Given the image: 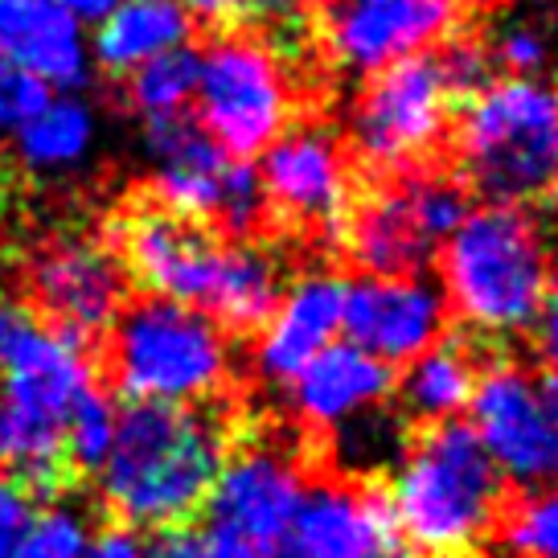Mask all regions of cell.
Masks as SVG:
<instances>
[{
	"label": "cell",
	"mask_w": 558,
	"mask_h": 558,
	"mask_svg": "<svg viewBox=\"0 0 558 558\" xmlns=\"http://www.w3.org/2000/svg\"><path fill=\"white\" fill-rule=\"evenodd\" d=\"M111 251L123 276L140 279L148 296L209 316L222 332L263 329L283 292V271L267 251L222 243L160 206L123 214L111 227Z\"/></svg>",
	"instance_id": "1"
},
{
	"label": "cell",
	"mask_w": 558,
	"mask_h": 558,
	"mask_svg": "<svg viewBox=\"0 0 558 558\" xmlns=\"http://www.w3.org/2000/svg\"><path fill=\"white\" fill-rule=\"evenodd\" d=\"M230 456L227 418L206 407L132 402L116 415L104 501L128 530H165L202 513Z\"/></svg>",
	"instance_id": "2"
},
{
	"label": "cell",
	"mask_w": 558,
	"mask_h": 558,
	"mask_svg": "<svg viewBox=\"0 0 558 558\" xmlns=\"http://www.w3.org/2000/svg\"><path fill=\"white\" fill-rule=\"evenodd\" d=\"M386 501L402 542L423 555L460 558L476 550L501 522L506 476L488 460L469 423H436L407 444Z\"/></svg>",
	"instance_id": "3"
},
{
	"label": "cell",
	"mask_w": 558,
	"mask_h": 558,
	"mask_svg": "<svg viewBox=\"0 0 558 558\" xmlns=\"http://www.w3.org/2000/svg\"><path fill=\"white\" fill-rule=\"evenodd\" d=\"M550 251L522 206H481L444 239V304L476 332H530L550 292Z\"/></svg>",
	"instance_id": "4"
},
{
	"label": "cell",
	"mask_w": 558,
	"mask_h": 558,
	"mask_svg": "<svg viewBox=\"0 0 558 558\" xmlns=\"http://www.w3.org/2000/svg\"><path fill=\"white\" fill-rule=\"evenodd\" d=\"M90 386L83 345L37 320L0 366V476L29 497H53L66 485V418Z\"/></svg>",
	"instance_id": "5"
},
{
	"label": "cell",
	"mask_w": 558,
	"mask_h": 558,
	"mask_svg": "<svg viewBox=\"0 0 558 558\" xmlns=\"http://www.w3.org/2000/svg\"><path fill=\"white\" fill-rule=\"evenodd\" d=\"M107 337L111 383L132 402L193 407L230 378V341L209 316L173 300H123Z\"/></svg>",
	"instance_id": "6"
},
{
	"label": "cell",
	"mask_w": 558,
	"mask_h": 558,
	"mask_svg": "<svg viewBox=\"0 0 558 558\" xmlns=\"http://www.w3.org/2000/svg\"><path fill=\"white\" fill-rule=\"evenodd\" d=\"M558 95L538 78H493L464 99L456 148L488 206H522L558 181Z\"/></svg>",
	"instance_id": "7"
},
{
	"label": "cell",
	"mask_w": 558,
	"mask_h": 558,
	"mask_svg": "<svg viewBox=\"0 0 558 558\" xmlns=\"http://www.w3.org/2000/svg\"><path fill=\"white\" fill-rule=\"evenodd\" d=\"M197 128L230 160L263 157L292 120V83L259 37L222 34L197 53Z\"/></svg>",
	"instance_id": "8"
},
{
	"label": "cell",
	"mask_w": 558,
	"mask_h": 558,
	"mask_svg": "<svg viewBox=\"0 0 558 558\" xmlns=\"http://www.w3.org/2000/svg\"><path fill=\"white\" fill-rule=\"evenodd\" d=\"M304 469L283 444L259 439L227 456L202 506L206 558H271L304 501Z\"/></svg>",
	"instance_id": "9"
},
{
	"label": "cell",
	"mask_w": 558,
	"mask_h": 558,
	"mask_svg": "<svg viewBox=\"0 0 558 558\" xmlns=\"http://www.w3.org/2000/svg\"><path fill=\"white\" fill-rule=\"evenodd\" d=\"M452 104V90L439 78L436 53L383 70L349 107L353 153L378 173L415 169L448 136Z\"/></svg>",
	"instance_id": "10"
},
{
	"label": "cell",
	"mask_w": 558,
	"mask_h": 558,
	"mask_svg": "<svg viewBox=\"0 0 558 558\" xmlns=\"http://www.w3.org/2000/svg\"><path fill=\"white\" fill-rule=\"evenodd\" d=\"M472 436L497 472L525 488L558 481V374L530 378L518 366H493L476 378L469 402Z\"/></svg>",
	"instance_id": "11"
},
{
	"label": "cell",
	"mask_w": 558,
	"mask_h": 558,
	"mask_svg": "<svg viewBox=\"0 0 558 558\" xmlns=\"http://www.w3.org/2000/svg\"><path fill=\"white\" fill-rule=\"evenodd\" d=\"M25 296L46 329L87 349L123 308L128 276L111 246L78 234H53L25 259Z\"/></svg>",
	"instance_id": "12"
},
{
	"label": "cell",
	"mask_w": 558,
	"mask_h": 558,
	"mask_svg": "<svg viewBox=\"0 0 558 558\" xmlns=\"http://www.w3.org/2000/svg\"><path fill=\"white\" fill-rule=\"evenodd\" d=\"M456 21L460 0H329L320 37L332 66L374 78L448 41Z\"/></svg>",
	"instance_id": "13"
},
{
	"label": "cell",
	"mask_w": 558,
	"mask_h": 558,
	"mask_svg": "<svg viewBox=\"0 0 558 558\" xmlns=\"http://www.w3.org/2000/svg\"><path fill=\"white\" fill-rule=\"evenodd\" d=\"M267 209L304 230L341 234L353 214V177L325 128H288L259 157Z\"/></svg>",
	"instance_id": "14"
},
{
	"label": "cell",
	"mask_w": 558,
	"mask_h": 558,
	"mask_svg": "<svg viewBox=\"0 0 558 558\" xmlns=\"http://www.w3.org/2000/svg\"><path fill=\"white\" fill-rule=\"evenodd\" d=\"M448 304L423 276H362L345 283L341 332L383 366H411L444 341Z\"/></svg>",
	"instance_id": "15"
},
{
	"label": "cell",
	"mask_w": 558,
	"mask_h": 558,
	"mask_svg": "<svg viewBox=\"0 0 558 558\" xmlns=\"http://www.w3.org/2000/svg\"><path fill=\"white\" fill-rule=\"evenodd\" d=\"M407 542L386 493L353 481H320L304 493L296 522L271 558H402Z\"/></svg>",
	"instance_id": "16"
},
{
	"label": "cell",
	"mask_w": 558,
	"mask_h": 558,
	"mask_svg": "<svg viewBox=\"0 0 558 558\" xmlns=\"http://www.w3.org/2000/svg\"><path fill=\"white\" fill-rule=\"evenodd\" d=\"M341 313H345V279L332 271H304L292 279L271 316L263 320L259 345H255V369L267 383H292L300 369L341 337Z\"/></svg>",
	"instance_id": "17"
},
{
	"label": "cell",
	"mask_w": 558,
	"mask_h": 558,
	"mask_svg": "<svg viewBox=\"0 0 558 558\" xmlns=\"http://www.w3.org/2000/svg\"><path fill=\"white\" fill-rule=\"evenodd\" d=\"M148 157H153V193L157 206L193 227L214 222L230 157L193 120L148 123Z\"/></svg>",
	"instance_id": "18"
},
{
	"label": "cell",
	"mask_w": 558,
	"mask_h": 558,
	"mask_svg": "<svg viewBox=\"0 0 558 558\" xmlns=\"http://www.w3.org/2000/svg\"><path fill=\"white\" fill-rule=\"evenodd\" d=\"M288 386H292L288 390L292 415L304 427H313V432H337L349 418L383 407L386 395L395 390V374H390V366L374 362L357 345L332 341Z\"/></svg>",
	"instance_id": "19"
},
{
	"label": "cell",
	"mask_w": 558,
	"mask_h": 558,
	"mask_svg": "<svg viewBox=\"0 0 558 558\" xmlns=\"http://www.w3.org/2000/svg\"><path fill=\"white\" fill-rule=\"evenodd\" d=\"M0 53L41 87L74 90L90 74V41L58 0H0Z\"/></svg>",
	"instance_id": "20"
},
{
	"label": "cell",
	"mask_w": 558,
	"mask_h": 558,
	"mask_svg": "<svg viewBox=\"0 0 558 558\" xmlns=\"http://www.w3.org/2000/svg\"><path fill=\"white\" fill-rule=\"evenodd\" d=\"M345 243L349 259L366 276H418L436 255V239L418 222L407 185L369 193L366 202L349 214Z\"/></svg>",
	"instance_id": "21"
},
{
	"label": "cell",
	"mask_w": 558,
	"mask_h": 558,
	"mask_svg": "<svg viewBox=\"0 0 558 558\" xmlns=\"http://www.w3.org/2000/svg\"><path fill=\"white\" fill-rule=\"evenodd\" d=\"M193 37V13L181 0H120V9L90 37V62L107 74H132L160 53L185 50Z\"/></svg>",
	"instance_id": "22"
},
{
	"label": "cell",
	"mask_w": 558,
	"mask_h": 558,
	"mask_svg": "<svg viewBox=\"0 0 558 558\" xmlns=\"http://www.w3.org/2000/svg\"><path fill=\"white\" fill-rule=\"evenodd\" d=\"M481 369L472 362V353L460 341H439L427 353H418L407 366L399 383L402 411L427 427L436 423H456L469 411L472 390H476Z\"/></svg>",
	"instance_id": "23"
},
{
	"label": "cell",
	"mask_w": 558,
	"mask_h": 558,
	"mask_svg": "<svg viewBox=\"0 0 558 558\" xmlns=\"http://www.w3.org/2000/svg\"><path fill=\"white\" fill-rule=\"evenodd\" d=\"M17 157L34 173H66L90 153L95 140V111L83 99H46L34 120H25L13 132Z\"/></svg>",
	"instance_id": "24"
},
{
	"label": "cell",
	"mask_w": 558,
	"mask_h": 558,
	"mask_svg": "<svg viewBox=\"0 0 558 558\" xmlns=\"http://www.w3.org/2000/svg\"><path fill=\"white\" fill-rule=\"evenodd\" d=\"M193 90H197V50L190 46L160 53L128 74V104L148 123L177 120L193 104Z\"/></svg>",
	"instance_id": "25"
},
{
	"label": "cell",
	"mask_w": 558,
	"mask_h": 558,
	"mask_svg": "<svg viewBox=\"0 0 558 558\" xmlns=\"http://www.w3.org/2000/svg\"><path fill=\"white\" fill-rule=\"evenodd\" d=\"M407 444H411L407 439V418L386 411V407H374V411L349 418L332 432V456L353 476L395 469L407 452Z\"/></svg>",
	"instance_id": "26"
},
{
	"label": "cell",
	"mask_w": 558,
	"mask_h": 558,
	"mask_svg": "<svg viewBox=\"0 0 558 558\" xmlns=\"http://www.w3.org/2000/svg\"><path fill=\"white\" fill-rule=\"evenodd\" d=\"M116 402L104 390L90 386L83 399L74 402L66 418V464L70 472H99L104 469L111 439H116Z\"/></svg>",
	"instance_id": "27"
},
{
	"label": "cell",
	"mask_w": 558,
	"mask_h": 558,
	"mask_svg": "<svg viewBox=\"0 0 558 558\" xmlns=\"http://www.w3.org/2000/svg\"><path fill=\"white\" fill-rule=\"evenodd\" d=\"M402 185H407V197L415 206L418 222L436 239V246H444V239L472 214L469 185L452 173H415L407 177Z\"/></svg>",
	"instance_id": "28"
},
{
	"label": "cell",
	"mask_w": 558,
	"mask_h": 558,
	"mask_svg": "<svg viewBox=\"0 0 558 558\" xmlns=\"http://www.w3.org/2000/svg\"><path fill=\"white\" fill-rule=\"evenodd\" d=\"M267 197H263L259 169L251 160H230L227 181H222V197H218V214H214V227L230 234L234 243L251 239L255 230L267 222Z\"/></svg>",
	"instance_id": "29"
},
{
	"label": "cell",
	"mask_w": 558,
	"mask_h": 558,
	"mask_svg": "<svg viewBox=\"0 0 558 558\" xmlns=\"http://www.w3.org/2000/svg\"><path fill=\"white\" fill-rule=\"evenodd\" d=\"M506 546L518 558H558V481L534 488L522 506L509 513Z\"/></svg>",
	"instance_id": "30"
},
{
	"label": "cell",
	"mask_w": 558,
	"mask_h": 558,
	"mask_svg": "<svg viewBox=\"0 0 558 558\" xmlns=\"http://www.w3.org/2000/svg\"><path fill=\"white\" fill-rule=\"evenodd\" d=\"M87 522L83 513L58 506L46 509L41 518L29 522L25 538H21L17 555L13 558H83L87 555Z\"/></svg>",
	"instance_id": "31"
},
{
	"label": "cell",
	"mask_w": 558,
	"mask_h": 558,
	"mask_svg": "<svg viewBox=\"0 0 558 558\" xmlns=\"http://www.w3.org/2000/svg\"><path fill=\"white\" fill-rule=\"evenodd\" d=\"M436 66L444 87L452 90V99H472L476 90L493 83V53L472 37H452L436 53Z\"/></svg>",
	"instance_id": "32"
},
{
	"label": "cell",
	"mask_w": 558,
	"mask_h": 558,
	"mask_svg": "<svg viewBox=\"0 0 558 558\" xmlns=\"http://www.w3.org/2000/svg\"><path fill=\"white\" fill-rule=\"evenodd\" d=\"M46 99H50V87H41L34 74H25L17 62L0 53V132H17L21 123L41 111Z\"/></svg>",
	"instance_id": "33"
},
{
	"label": "cell",
	"mask_w": 558,
	"mask_h": 558,
	"mask_svg": "<svg viewBox=\"0 0 558 558\" xmlns=\"http://www.w3.org/2000/svg\"><path fill=\"white\" fill-rule=\"evenodd\" d=\"M493 62L509 70V78H538V70L550 62V41L542 29L534 25H509L497 34V46H493Z\"/></svg>",
	"instance_id": "34"
},
{
	"label": "cell",
	"mask_w": 558,
	"mask_h": 558,
	"mask_svg": "<svg viewBox=\"0 0 558 558\" xmlns=\"http://www.w3.org/2000/svg\"><path fill=\"white\" fill-rule=\"evenodd\" d=\"M29 522H34V497L17 481L0 476V558L17 555Z\"/></svg>",
	"instance_id": "35"
},
{
	"label": "cell",
	"mask_w": 558,
	"mask_h": 558,
	"mask_svg": "<svg viewBox=\"0 0 558 558\" xmlns=\"http://www.w3.org/2000/svg\"><path fill=\"white\" fill-rule=\"evenodd\" d=\"M144 558H206L202 530L190 522L165 525V530L153 534V542H144Z\"/></svg>",
	"instance_id": "36"
},
{
	"label": "cell",
	"mask_w": 558,
	"mask_h": 558,
	"mask_svg": "<svg viewBox=\"0 0 558 558\" xmlns=\"http://www.w3.org/2000/svg\"><path fill=\"white\" fill-rule=\"evenodd\" d=\"M534 341H538V357L550 366V374H558V267L550 271V292L534 320Z\"/></svg>",
	"instance_id": "37"
},
{
	"label": "cell",
	"mask_w": 558,
	"mask_h": 558,
	"mask_svg": "<svg viewBox=\"0 0 558 558\" xmlns=\"http://www.w3.org/2000/svg\"><path fill=\"white\" fill-rule=\"evenodd\" d=\"M83 558H144V542L128 525H107L99 538L87 542V555Z\"/></svg>",
	"instance_id": "38"
},
{
	"label": "cell",
	"mask_w": 558,
	"mask_h": 558,
	"mask_svg": "<svg viewBox=\"0 0 558 558\" xmlns=\"http://www.w3.org/2000/svg\"><path fill=\"white\" fill-rule=\"evenodd\" d=\"M58 4H62L78 25H99V21H107L120 9V0H58Z\"/></svg>",
	"instance_id": "39"
},
{
	"label": "cell",
	"mask_w": 558,
	"mask_h": 558,
	"mask_svg": "<svg viewBox=\"0 0 558 558\" xmlns=\"http://www.w3.org/2000/svg\"><path fill=\"white\" fill-rule=\"evenodd\" d=\"M181 4L206 21H230L234 13H243L246 9V0H181Z\"/></svg>",
	"instance_id": "40"
},
{
	"label": "cell",
	"mask_w": 558,
	"mask_h": 558,
	"mask_svg": "<svg viewBox=\"0 0 558 558\" xmlns=\"http://www.w3.org/2000/svg\"><path fill=\"white\" fill-rule=\"evenodd\" d=\"M555 165H558V140H555Z\"/></svg>",
	"instance_id": "41"
},
{
	"label": "cell",
	"mask_w": 558,
	"mask_h": 558,
	"mask_svg": "<svg viewBox=\"0 0 558 558\" xmlns=\"http://www.w3.org/2000/svg\"><path fill=\"white\" fill-rule=\"evenodd\" d=\"M423 558H448V555H423Z\"/></svg>",
	"instance_id": "42"
}]
</instances>
